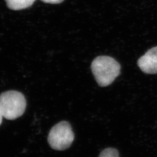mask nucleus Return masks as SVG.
Listing matches in <instances>:
<instances>
[{"instance_id": "nucleus-1", "label": "nucleus", "mask_w": 157, "mask_h": 157, "mask_svg": "<svg viewBox=\"0 0 157 157\" xmlns=\"http://www.w3.org/2000/svg\"><path fill=\"white\" fill-rule=\"evenodd\" d=\"M91 68L97 83L101 87L111 84L121 72L120 64L108 56L97 57L92 62Z\"/></svg>"}, {"instance_id": "nucleus-2", "label": "nucleus", "mask_w": 157, "mask_h": 157, "mask_svg": "<svg viewBox=\"0 0 157 157\" xmlns=\"http://www.w3.org/2000/svg\"><path fill=\"white\" fill-rule=\"evenodd\" d=\"M26 101L22 93L7 91L0 94V109L4 118L14 120L21 117L25 111Z\"/></svg>"}, {"instance_id": "nucleus-3", "label": "nucleus", "mask_w": 157, "mask_h": 157, "mask_svg": "<svg viewBox=\"0 0 157 157\" xmlns=\"http://www.w3.org/2000/svg\"><path fill=\"white\" fill-rule=\"evenodd\" d=\"M74 138L75 135L71 124L67 121H61L51 129L48 142L52 149L62 151L71 146Z\"/></svg>"}, {"instance_id": "nucleus-4", "label": "nucleus", "mask_w": 157, "mask_h": 157, "mask_svg": "<svg viewBox=\"0 0 157 157\" xmlns=\"http://www.w3.org/2000/svg\"><path fill=\"white\" fill-rule=\"evenodd\" d=\"M141 70L147 74L157 73V47L147 51L137 61Z\"/></svg>"}, {"instance_id": "nucleus-5", "label": "nucleus", "mask_w": 157, "mask_h": 157, "mask_svg": "<svg viewBox=\"0 0 157 157\" xmlns=\"http://www.w3.org/2000/svg\"><path fill=\"white\" fill-rule=\"evenodd\" d=\"M36 0H6L7 6L13 10H21L32 6Z\"/></svg>"}, {"instance_id": "nucleus-6", "label": "nucleus", "mask_w": 157, "mask_h": 157, "mask_svg": "<svg viewBox=\"0 0 157 157\" xmlns=\"http://www.w3.org/2000/svg\"><path fill=\"white\" fill-rule=\"evenodd\" d=\"M99 157H119L118 150L113 148H107L101 152Z\"/></svg>"}, {"instance_id": "nucleus-7", "label": "nucleus", "mask_w": 157, "mask_h": 157, "mask_svg": "<svg viewBox=\"0 0 157 157\" xmlns=\"http://www.w3.org/2000/svg\"><path fill=\"white\" fill-rule=\"evenodd\" d=\"M42 1L44 2L45 3H49V4H59L63 1V0H41Z\"/></svg>"}, {"instance_id": "nucleus-8", "label": "nucleus", "mask_w": 157, "mask_h": 157, "mask_svg": "<svg viewBox=\"0 0 157 157\" xmlns=\"http://www.w3.org/2000/svg\"><path fill=\"white\" fill-rule=\"evenodd\" d=\"M4 118L3 116H2V112L1 111L0 109V125L1 124H2V118Z\"/></svg>"}]
</instances>
